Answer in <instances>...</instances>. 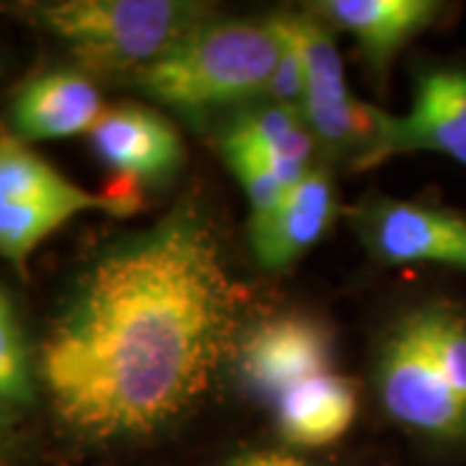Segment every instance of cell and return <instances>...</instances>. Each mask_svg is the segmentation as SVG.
Listing matches in <instances>:
<instances>
[{
	"label": "cell",
	"instance_id": "6da1fadb",
	"mask_svg": "<svg viewBox=\"0 0 466 466\" xmlns=\"http://www.w3.org/2000/svg\"><path fill=\"white\" fill-rule=\"evenodd\" d=\"M238 288L195 198L104 249L39 348V376L67 433L91 443L167 431L231 352Z\"/></svg>",
	"mask_w": 466,
	"mask_h": 466
},
{
	"label": "cell",
	"instance_id": "7a4b0ae2",
	"mask_svg": "<svg viewBox=\"0 0 466 466\" xmlns=\"http://www.w3.org/2000/svg\"><path fill=\"white\" fill-rule=\"evenodd\" d=\"M278 57L280 36L269 18H208L130 84L167 109L198 116L267 94Z\"/></svg>",
	"mask_w": 466,
	"mask_h": 466
},
{
	"label": "cell",
	"instance_id": "3957f363",
	"mask_svg": "<svg viewBox=\"0 0 466 466\" xmlns=\"http://www.w3.org/2000/svg\"><path fill=\"white\" fill-rule=\"evenodd\" d=\"M29 14L66 45L81 73L127 81L213 18L192 0H57L34 3Z\"/></svg>",
	"mask_w": 466,
	"mask_h": 466
},
{
	"label": "cell",
	"instance_id": "277c9868",
	"mask_svg": "<svg viewBox=\"0 0 466 466\" xmlns=\"http://www.w3.org/2000/svg\"><path fill=\"white\" fill-rule=\"evenodd\" d=\"M88 210L130 213L125 195L88 192L14 133L0 135V259L24 267L52 233Z\"/></svg>",
	"mask_w": 466,
	"mask_h": 466
},
{
	"label": "cell",
	"instance_id": "5b68a950",
	"mask_svg": "<svg viewBox=\"0 0 466 466\" xmlns=\"http://www.w3.org/2000/svg\"><path fill=\"white\" fill-rule=\"evenodd\" d=\"M285 24L303 55L306 101L300 115L317 146L334 156H355V164L363 168L376 148L386 112L350 94L342 55L317 14H285Z\"/></svg>",
	"mask_w": 466,
	"mask_h": 466
},
{
	"label": "cell",
	"instance_id": "8992f818",
	"mask_svg": "<svg viewBox=\"0 0 466 466\" xmlns=\"http://www.w3.org/2000/svg\"><path fill=\"white\" fill-rule=\"evenodd\" d=\"M376 389L386 415L433 441H464L466 404L438 370L407 314L383 339Z\"/></svg>",
	"mask_w": 466,
	"mask_h": 466
},
{
	"label": "cell",
	"instance_id": "52a82bcc",
	"mask_svg": "<svg viewBox=\"0 0 466 466\" xmlns=\"http://www.w3.org/2000/svg\"><path fill=\"white\" fill-rule=\"evenodd\" d=\"M236 363L251 397L275 404L299 383L332 370L334 334L306 314L265 319L238 339Z\"/></svg>",
	"mask_w": 466,
	"mask_h": 466
},
{
	"label": "cell",
	"instance_id": "ba28073f",
	"mask_svg": "<svg viewBox=\"0 0 466 466\" xmlns=\"http://www.w3.org/2000/svg\"><path fill=\"white\" fill-rule=\"evenodd\" d=\"M355 228L383 265H446L466 269V218L404 200H368Z\"/></svg>",
	"mask_w": 466,
	"mask_h": 466
},
{
	"label": "cell",
	"instance_id": "9c48e42d",
	"mask_svg": "<svg viewBox=\"0 0 466 466\" xmlns=\"http://www.w3.org/2000/svg\"><path fill=\"white\" fill-rule=\"evenodd\" d=\"M415 150L449 156L466 167V70L433 67L422 73L412 109L404 116L383 115L376 148L363 168Z\"/></svg>",
	"mask_w": 466,
	"mask_h": 466
},
{
	"label": "cell",
	"instance_id": "30bf717a",
	"mask_svg": "<svg viewBox=\"0 0 466 466\" xmlns=\"http://www.w3.org/2000/svg\"><path fill=\"white\" fill-rule=\"evenodd\" d=\"M88 137L101 164L133 182H164L184 164L177 127L143 104L106 106Z\"/></svg>",
	"mask_w": 466,
	"mask_h": 466
},
{
	"label": "cell",
	"instance_id": "8fae6325",
	"mask_svg": "<svg viewBox=\"0 0 466 466\" xmlns=\"http://www.w3.org/2000/svg\"><path fill=\"white\" fill-rule=\"evenodd\" d=\"M104 115L91 76L81 70H50L18 88L11 104V127L24 143L67 140L88 135Z\"/></svg>",
	"mask_w": 466,
	"mask_h": 466
},
{
	"label": "cell",
	"instance_id": "7c38bea8",
	"mask_svg": "<svg viewBox=\"0 0 466 466\" xmlns=\"http://www.w3.org/2000/svg\"><path fill=\"white\" fill-rule=\"evenodd\" d=\"M337 198L329 174L311 168L306 179L288 189L285 200L269 216L249 218V244L257 262L267 269H285L329 231Z\"/></svg>",
	"mask_w": 466,
	"mask_h": 466
},
{
	"label": "cell",
	"instance_id": "4fadbf2b",
	"mask_svg": "<svg viewBox=\"0 0 466 466\" xmlns=\"http://www.w3.org/2000/svg\"><path fill=\"white\" fill-rule=\"evenodd\" d=\"M441 11L443 5L435 0H324L314 14L348 32L368 66L383 73L394 55L425 32Z\"/></svg>",
	"mask_w": 466,
	"mask_h": 466
},
{
	"label": "cell",
	"instance_id": "5bb4252c",
	"mask_svg": "<svg viewBox=\"0 0 466 466\" xmlns=\"http://www.w3.org/2000/svg\"><path fill=\"white\" fill-rule=\"evenodd\" d=\"M278 433L288 446L321 449L348 433L358 415V391L348 376L321 373L272 404Z\"/></svg>",
	"mask_w": 466,
	"mask_h": 466
},
{
	"label": "cell",
	"instance_id": "9a60e30c",
	"mask_svg": "<svg viewBox=\"0 0 466 466\" xmlns=\"http://www.w3.org/2000/svg\"><path fill=\"white\" fill-rule=\"evenodd\" d=\"M265 150L267 161L285 189H293L311 171V156L317 153V140L299 112L283 109L272 101L257 106L236 122Z\"/></svg>",
	"mask_w": 466,
	"mask_h": 466
},
{
	"label": "cell",
	"instance_id": "2e32d148",
	"mask_svg": "<svg viewBox=\"0 0 466 466\" xmlns=\"http://www.w3.org/2000/svg\"><path fill=\"white\" fill-rule=\"evenodd\" d=\"M410 317L428 355L456 397L466 404V317L449 303L422 306Z\"/></svg>",
	"mask_w": 466,
	"mask_h": 466
},
{
	"label": "cell",
	"instance_id": "e0dca14e",
	"mask_svg": "<svg viewBox=\"0 0 466 466\" xmlns=\"http://www.w3.org/2000/svg\"><path fill=\"white\" fill-rule=\"evenodd\" d=\"M220 153H223L226 164L231 167L244 195H247V200H249L251 218L269 216L272 210L280 208L288 189L275 177L265 150L257 146V140L244 127L233 125L231 130L223 135Z\"/></svg>",
	"mask_w": 466,
	"mask_h": 466
},
{
	"label": "cell",
	"instance_id": "ac0fdd59",
	"mask_svg": "<svg viewBox=\"0 0 466 466\" xmlns=\"http://www.w3.org/2000/svg\"><path fill=\"white\" fill-rule=\"evenodd\" d=\"M32 401V368L16 309L8 293L0 290V407H26Z\"/></svg>",
	"mask_w": 466,
	"mask_h": 466
},
{
	"label": "cell",
	"instance_id": "d6986e66",
	"mask_svg": "<svg viewBox=\"0 0 466 466\" xmlns=\"http://www.w3.org/2000/svg\"><path fill=\"white\" fill-rule=\"evenodd\" d=\"M269 24L280 36V57L272 73V81L267 86V96L272 104L290 109V112H303L306 101V67H303V55L299 50L296 36L290 34L285 16H269Z\"/></svg>",
	"mask_w": 466,
	"mask_h": 466
},
{
	"label": "cell",
	"instance_id": "ffe728a7",
	"mask_svg": "<svg viewBox=\"0 0 466 466\" xmlns=\"http://www.w3.org/2000/svg\"><path fill=\"white\" fill-rule=\"evenodd\" d=\"M223 466H311L309 461H303L296 453L288 451H247L233 456L231 461H226Z\"/></svg>",
	"mask_w": 466,
	"mask_h": 466
},
{
	"label": "cell",
	"instance_id": "44dd1931",
	"mask_svg": "<svg viewBox=\"0 0 466 466\" xmlns=\"http://www.w3.org/2000/svg\"><path fill=\"white\" fill-rule=\"evenodd\" d=\"M5 453H8V428H5V422L0 417V461H3Z\"/></svg>",
	"mask_w": 466,
	"mask_h": 466
}]
</instances>
